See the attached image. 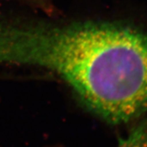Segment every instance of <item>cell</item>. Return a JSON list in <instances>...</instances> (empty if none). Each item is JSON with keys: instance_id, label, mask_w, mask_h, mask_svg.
<instances>
[{"instance_id": "obj_2", "label": "cell", "mask_w": 147, "mask_h": 147, "mask_svg": "<svg viewBox=\"0 0 147 147\" xmlns=\"http://www.w3.org/2000/svg\"><path fill=\"white\" fill-rule=\"evenodd\" d=\"M118 147H147V120L132 129L126 138L120 139Z\"/></svg>"}, {"instance_id": "obj_1", "label": "cell", "mask_w": 147, "mask_h": 147, "mask_svg": "<svg viewBox=\"0 0 147 147\" xmlns=\"http://www.w3.org/2000/svg\"><path fill=\"white\" fill-rule=\"evenodd\" d=\"M0 63L52 71L109 123L147 112V34L129 26L0 20Z\"/></svg>"}, {"instance_id": "obj_3", "label": "cell", "mask_w": 147, "mask_h": 147, "mask_svg": "<svg viewBox=\"0 0 147 147\" xmlns=\"http://www.w3.org/2000/svg\"><path fill=\"white\" fill-rule=\"evenodd\" d=\"M31 1H34V2H41L42 1H43V0H31Z\"/></svg>"}]
</instances>
